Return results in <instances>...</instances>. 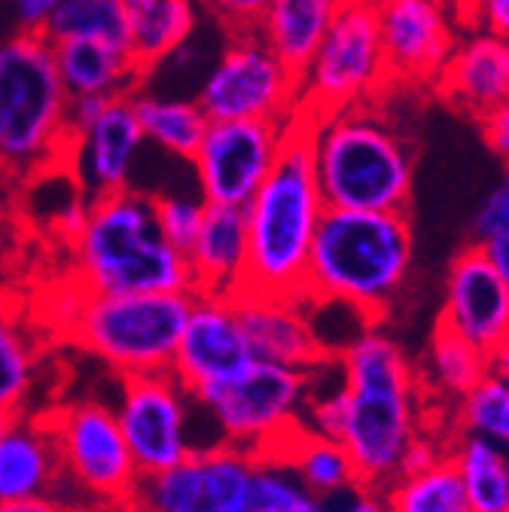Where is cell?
I'll use <instances>...</instances> for the list:
<instances>
[{
  "mask_svg": "<svg viewBox=\"0 0 509 512\" xmlns=\"http://www.w3.org/2000/svg\"><path fill=\"white\" fill-rule=\"evenodd\" d=\"M506 43H509V37H506Z\"/></svg>",
  "mask_w": 509,
  "mask_h": 512,
  "instance_id": "cell-50",
  "label": "cell"
},
{
  "mask_svg": "<svg viewBox=\"0 0 509 512\" xmlns=\"http://www.w3.org/2000/svg\"><path fill=\"white\" fill-rule=\"evenodd\" d=\"M263 458L284 461L317 500L345 494V491L360 485L354 461L345 452V445L339 439L317 436V433H308L302 427L287 442H281L278 452L263 455Z\"/></svg>",
  "mask_w": 509,
  "mask_h": 512,
  "instance_id": "cell-27",
  "label": "cell"
},
{
  "mask_svg": "<svg viewBox=\"0 0 509 512\" xmlns=\"http://www.w3.org/2000/svg\"><path fill=\"white\" fill-rule=\"evenodd\" d=\"M196 290L238 293L247 275V217L238 205H205L196 241L186 247Z\"/></svg>",
  "mask_w": 509,
  "mask_h": 512,
  "instance_id": "cell-21",
  "label": "cell"
},
{
  "mask_svg": "<svg viewBox=\"0 0 509 512\" xmlns=\"http://www.w3.org/2000/svg\"><path fill=\"white\" fill-rule=\"evenodd\" d=\"M479 244L488 253V260L497 266V272L503 275L506 287H509V232H500V235H494L488 241H479Z\"/></svg>",
  "mask_w": 509,
  "mask_h": 512,
  "instance_id": "cell-45",
  "label": "cell"
},
{
  "mask_svg": "<svg viewBox=\"0 0 509 512\" xmlns=\"http://www.w3.org/2000/svg\"><path fill=\"white\" fill-rule=\"evenodd\" d=\"M500 232H509V168H506L503 180L482 199V205L473 217L476 241H488Z\"/></svg>",
  "mask_w": 509,
  "mask_h": 512,
  "instance_id": "cell-39",
  "label": "cell"
},
{
  "mask_svg": "<svg viewBox=\"0 0 509 512\" xmlns=\"http://www.w3.org/2000/svg\"><path fill=\"white\" fill-rule=\"evenodd\" d=\"M345 0H269L260 34L296 74L311 61Z\"/></svg>",
  "mask_w": 509,
  "mask_h": 512,
  "instance_id": "cell-26",
  "label": "cell"
},
{
  "mask_svg": "<svg viewBox=\"0 0 509 512\" xmlns=\"http://www.w3.org/2000/svg\"><path fill=\"white\" fill-rule=\"evenodd\" d=\"M74 281L92 293H193L186 253L156 223L150 192L125 186L92 199L80 235L68 244Z\"/></svg>",
  "mask_w": 509,
  "mask_h": 512,
  "instance_id": "cell-3",
  "label": "cell"
},
{
  "mask_svg": "<svg viewBox=\"0 0 509 512\" xmlns=\"http://www.w3.org/2000/svg\"><path fill=\"white\" fill-rule=\"evenodd\" d=\"M442 101L482 116L491 107L509 101V43L500 34L473 28L458 37L442 74L433 83Z\"/></svg>",
  "mask_w": 509,
  "mask_h": 512,
  "instance_id": "cell-20",
  "label": "cell"
},
{
  "mask_svg": "<svg viewBox=\"0 0 509 512\" xmlns=\"http://www.w3.org/2000/svg\"><path fill=\"white\" fill-rule=\"evenodd\" d=\"M348 403H351V394H348V388L342 381L336 384V388L321 391V394L311 391V397L305 403V412H302V430L327 436V439H339L342 430H345Z\"/></svg>",
  "mask_w": 509,
  "mask_h": 512,
  "instance_id": "cell-37",
  "label": "cell"
},
{
  "mask_svg": "<svg viewBox=\"0 0 509 512\" xmlns=\"http://www.w3.org/2000/svg\"><path fill=\"white\" fill-rule=\"evenodd\" d=\"M336 360L348 391H418V375L406 351L378 327L360 330Z\"/></svg>",
  "mask_w": 509,
  "mask_h": 512,
  "instance_id": "cell-25",
  "label": "cell"
},
{
  "mask_svg": "<svg viewBox=\"0 0 509 512\" xmlns=\"http://www.w3.org/2000/svg\"><path fill=\"white\" fill-rule=\"evenodd\" d=\"M253 360L247 333L241 327L235 293L193 290L189 314L174 351L171 372L189 394L205 384L223 381Z\"/></svg>",
  "mask_w": 509,
  "mask_h": 512,
  "instance_id": "cell-16",
  "label": "cell"
},
{
  "mask_svg": "<svg viewBox=\"0 0 509 512\" xmlns=\"http://www.w3.org/2000/svg\"><path fill=\"white\" fill-rule=\"evenodd\" d=\"M485 372H488V354L436 320L427 345L430 388L461 400Z\"/></svg>",
  "mask_w": 509,
  "mask_h": 512,
  "instance_id": "cell-31",
  "label": "cell"
},
{
  "mask_svg": "<svg viewBox=\"0 0 509 512\" xmlns=\"http://www.w3.org/2000/svg\"><path fill=\"white\" fill-rule=\"evenodd\" d=\"M391 83L433 86L458 34L445 0H375Z\"/></svg>",
  "mask_w": 509,
  "mask_h": 512,
  "instance_id": "cell-17",
  "label": "cell"
},
{
  "mask_svg": "<svg viewBox=\"0 0 509 512\" xmlns=\"http://www.w3.org/2000/svg\"><path fill=\"white\" fill-rule=\"evenodd\" d=\"M10 421H13V412L0 409V439H4V433H7V427H10Z\"/></svg>",
  "mask_w": 509,
  "mask_h": 512,
  "instance_id": "cell-49",
  "label": "cell"
},
{
  "mask_svg": "<svg viewBox=\"0 0 509 512\" xmlns=\"http://www.w3.org/2000/svg\"><path fill=\"white\" fill-rule=\"evenodd\" d=\"M324 211L327 205L311 162L308 119L296 113L275 168L244 205L247 275L241 290L305 299L308 256Z\"/></svg>",
  "mask_w": 509,
  "mask_h": 512,
  "instance_id": "cell-2",
  "label": "cell"
},
{
  "mask_svg": "<svg viewBox=\"0 0 509 512\" xmlns=\"http://www.w3.org/2000/svg\"><path fill=\"white\" fill-rule=\"evenodd\" d=\"M7 174L0 171V229H4V223H7Z\"/></svg>",
  "mask_w": 509,
  "mask_h": 512,
  "instance_id": "cell-48",
  "label": "cell"
},
{
  "mask_svg": "<svg viewBox=\"0 0 509 512\" xmlns=\"http://www.w3.org/2000/svg\"><path fill=\"white\" fill-rule=\"evenodd\" d=\"M449 458L461 476L470 512H509V452L503 445L458 433Z\"/></svg>",
  "mask_w": 509,
  "mask_h": 512,
  "instance_id": "cell-29",
  "label": "cell"
},
{
  "mask_svg": "<svg viewBox=\"0 0 509 512\" xmlns=\"http://www.w3.org/2000/svg\"><path fill=\"white\" fill-rule=\"evenodd\" d=\"M314 494L278 458H257L250 485V512H308Z\"/></svg>",
  "mask_w": 509,
  "mask_h": 512,
  "instance_id": "cell-35",
  "label": "cell"
},
{
  "mask_svg": "<svg viewBox=\"0 0 509 512\" xmlns=\"http://www.w3.org/2000/svg\"><path fill=\"white\" fill-rule=\"evenodd\" d=\"M68 110L71 95L46 34L19 31L0 43V171L31 180L65 165Z\"/></svg>",
  "mask_w": 509,
  "mask_h": 512,
  "instance_id": "cell-5",
  "label": "cell"
},
{
  "mask_svg": "<svg viewBox=\"0 0 509 512\" xmlns=\"http://www.w3.org/2000/svg\"><path fill=\"white\" fill-rule=\"evenodd\" d=\"M193 293H92L83 287L68 336L122 378L171 372Z\"/></svg>",
  "mask_w": 509,
  "mask_h": 512,
  "instance_id": "cell-6",
  "label": "cell"
},
{
  "mask_svg": "<svg viewBox=\"0 0 509 512\" xmlns=\"http://www.w3.org/2000/svg\"><path fill=\"white\" fill-rule=\"evenodd\" d=\"M65 165L77 189L89 199L132 186V171L141 156L144 132L132 95L71 98Z\"/></svg>",
  "mask_w": 509,
  "mask_h": 512,
  "instance_id": "cell-11",
  "label": "cell"
},
{
  "mask_svg": "<svg viewBox=\"0 0 509 512\" xmlns=\"http://www.w3.org/2000/svg\"><path fill=\"white\" fill-rule=\"evenodd\" d=\"M455 424L461 433L491 439L509 452V381L488 369L458 400Z\"/></svg>",
  "mask_w": 509,
  "mask_h": 512,
  "instance_id": "cell-34",
  "label": "cell"
},
{
  "mask_svg": "<svg viewBox=\"0 0 509 512\" xmlns=\"http://www.w3.org/2000/svg\"><path fill=\"white\" fill-rule=\"evenodd\" d=\"M0 512H65V506L55 503L49 494H40L25 500H0Z\"/></svg>",
  "mask_w": 509,
  "mask_h": 512,
  "instance_id": "cell-46",
  "label": "cell"
},
{
  "mask_svg": "<svg viewBox=\"0 0 509 512\" xmlns=\"http://www.w3.org/2000/svg\"><path fill=\"white\" fill-rule=\"evenodd\" d=\"M439 324L485 354L509 339V287L479 241L464 247L449 266Z\"/></svg>",
  "mask_w": 509,
  "mask_h": 512,
  "instance_id": "cell-18",
  "label": "cell"
},
{
  "mask_svg": "<svg viewBox=\"0 0 509 512\" xmlns=\"http://www.w3.org/2000/svg\"><path fill=\"white\" fill-rule=\"evenodd\" d=\"M445 452L449 448H442L436 442V436H427V433H415L406 448H403V455H400V464H397V476H412V473H421L433 464H439L445 458Z\"/></svg>",
  "mask_w": 509,
  "mask_h": 512,
  "instance_id": "cell-42",
  "label": "cell"
},
{
  "mask_svg": "<svg viewBox=\"0 0 509 512\" xmlns=\"http://www.w3.org/2000/svg\"><path fill=\"white\" fill-rule=\"evenodd\" d=\"M257 455L232 442L196 448L180 464L141 476L132 512H250V485Z\"/></svg>",
  "mask_w": 509,
  "mask_h": 512,
  "instance_id": "cell-10",
  "label": "cell"
},
{
  "mask_svg": "<svg viewBox=\"0 0 509 512\" xmlns=\"http://www.w3.org/2000/svg\"><path fill=\"white\" fill-rule=\"evenodd\" d=\"M458 22L470 31H491L509 37V0H464L458 10Z\"/></svg>",
  "mask_w": 509,
  "mask_h": 512,
  "instance_id": "cell-40",
  "label": "cell"
},
{
  "mask_svg": "<svg viewBox=\"0 0 509 512\" xmlns=\"http://www.w3.org/2000/svg\"><path fill=\"white\" fill-rule=\"evenodd\" d=\"M391 512H470L461 476L445 452V458L421 473L397 476L385 488Z\"/></svg>",
  "mask_w": 509,
  "mask_h": 512,
  "instance_id": "cell-30",
  "label": "cell"
},
{
  "mask_svg": "<svg viewBox=\"0 0 509 512\" xmlns=\"http://www.w3.org/2000/svg\"><path fill=\"white\" fill-rule=\"evenodd\" d=\"M208 119L293 122L299 113V74L281 61L260 31L226 34L199 95Z\"/></svg>",
  "mask_w": 509,
  "mask_h": 512,
  "instance_id": "cell-9",
  "label": "cell"
},
{
  "mask_svg": "<svg viewBox=\"0 0 509 512\" xmlns=\"http://www.w3.org/2000/svg\"><path fill=\"white\" fill-rule=\"evenodd\" d=\"M308 144L327 208H409L415 174L412 147L372 101L308 119Z\"/></svg>",
  "mask_w": 509,
  "mask_h": 512,
  "instance_id": "cell-4",
  "label": "cell"
},
{
  "mask_svg": "<svg viewBox=\"0 0 509 512\" xmlns=\"http://www.w3.org/2000/svg\"><path fill=\"white\" fill-rule=\"evenodd\" d=\"M52 43L58 40H110L129 46L122 0H61L46 31Z\"/></svg>",
  "mask_w": 509,
  "mask_h": 512,
  "instance_id": "cell-32",
  "label": "cell"
},
{
  "mask_svg": "<svg viewBox=\"0 0 509 512\" xmlns=\"http://www.w3.org/2000/svg\"><path fill=\"white\" fill-rule=\"evenodd\" d=\"M189 394L174 372L122 378L116 418L141 476L162 473L196 452L189 436Z\"/></svg>",
  "mask_w": 509,
  "mask_h": 512,
  "instance_id": "cell-14",
  "label": "cell"
},
{
  "mask_svg": "<svg viewBox=\"0 0 509 512\" xmlns=\"http://www.w3.org/2000/svg\"><path fill=\"white\" fill-rule=\"evenodd\" d=\"M290 122L269 119H208L205 135L189 159L202 199L244 208L275 168Z\"/></svg>",
  "mask_w": 509,
  "mask_h": 512,
  "instance_id": "cell-13",
  "label": "cell"
},
{
  "mask_svg": "<svg viewBox=\"0 0 509 512\" xmlns=\"http://www.w3.org/2000/svg\"><path fill=\"white\" fill-rule=\"evenodd\" d=\"M488 369L503 375L509 381V339H503L491 354H488Z\"/></svg>",
  "mask_w": 509,
  "mask_h": 512,
  "instance_id": "cell-47",
  "label": "cell"
},
{
  "mask_svg": "<svg viewBox=\"0 0 509 512\" xmlns=\"http://www.w3.org/2000/svg\"><path fill=\"white\" fill-rule=\"evenodd\" d=\"M308 512H391V506H388L385 491L381 488L357 485L345 494L314 500V506Z\"/></svg>",
  "mask_w": 509,
  "mask_h": 512,
  "instance_id": "cell-41",
  "label": "cell"
},
{
  "mask_svg": "<svg viewBox=\"0 0 509 512\" xmlns=\"http://www.w3.org/2000/svg\"><path fill=\"white\" fill-rule=\"evenodd\" d=\"M412 269L406 211L327 208L308 256L305 302H336L363 320H381Z\"/></svg>",
  "mask_w": 509,
  "mask_h": 512,
  "instance_id": "cell-1",
  "label": "cell"
},
{
  "mask_svg": "<svg viewBox=\"0 0 509 512\" xmlns=\"http://www.w3.org/2000/svg\"><path fill=\"white\" fill-rule=\"evenodd\" d=\"M311 397V372L253 357L235 375L205 384L193 400L220 427L223 442L247 448L257 458L272 455L302 427Z\"/></svg>",
  "mask_w": 509,
  "mask_h": 512,
  "instance_id": "cell-7",
  "label": "cell"
},
{
  "mask_svg": "<svg viewBox=\"0 0 509 512\" xmlns=\"http://www.w3.org/2000/svg\"><path fill=\"white\" fill-rule=\"evenodd\" d=\"M156 205V223L159 232L186 253V247L196 241L202 217H205V199L202 192L199 196H189V192H168V196H153Z\"/></svg>",
  "mask_w": 509,
  "mask_h": 512,
  "instance_id": "cell-36",
  "label": "cell"
},
{
  "mask_svg": "<svg viewBox=\"0 0 509 512\" xmlns=\"http://www.w3.org/2000/svg\"><path fill=\"white\" fill-rule=\"evenodd\" d=\"M129 49L141 64L144 80L159 64H165L180 46L199 31L202 0H122Z\"/></svg>",
  "mask_w": 509,
  "mask_h": 512,
  "instance_id": "cell-24",
  "label": "cell"
},
{
  "mask_svg": "<svg viewBox=\"0 0 509 512\" xmlns=\"http://www.w3.org/2000/svg\"><path fill=\"white\" fill-rule=\"evenodd\" d=\"M61 83L71 98L132 95L144 86V71L125 43L110 40H58L52 43Z\"/></svg>",
  "mask_w": 509,
  "mask_h": 512,
  "instance_id": "cell-22",
  "label": "cell"
},
{
  "mask_svg": "<svg viewBox=\"0 0 509 512\" xmlns=\"http://www.w3.org/2000/svg\"><path fill=\"white\" fill-rule=\"evenodd\" d=\"M391 86L375 0H345L333 25L299 71V113L327 116L375 101Z\"/></svg>",
  "mask_w": 509,
  "mask_h": 512,
  "instance_id": "cell-8",
  "label": "cell"
},
{
  "mask_svg": "<svg viewBox=\"0 0 509 512\" xmlns=\"http://www.w3.org/2000/svg\"><path fill=\"white\" fill-rule=\"evenodd\" d=\"M37 381V348L28 330L0 308V409L22 412Z\"/></svg>",
  "mask_w": 509,
  "mask_h": 512,
  "instance_id": "cell-33",
  "label": "cell"
},
{
  "mask_svg": "<svg viewBox=\"0 0 509 512\" xmlns=\"http://www.w3.org/2000/svg\"><path fill=\"white\" fill-rule=\"evenodd\" d=\"M46 424L58 448L61 473L98 500L125 503L132 497L141 473L125 445L116 409L98 400H77L52 412Z\"/></svg>",
  "mask_w": 509,
  "mask_h": 512,
  "instance_id": "cell-12",
  "label": "cell"
},
{
  "mask_svg": "<svg viewBox=\"0 0 509 512\" xmlns=\"http://www.w3.org/2000/svg\"><path fill=\"white\" fill-rule=\"evenodd\" d=\"M58 473L61 461L46 418L40 421L16 412L0 439V500L49 494Z\"/></svg>",
  "mask_w": 509,
  "mask_h": 512,
  "instance_id": "cell-23",
  "label": "cell"
},
{
  "mask_svg": "<svg viewBox=\"0 0 509 512\" xmlns=\"http://www.w3.org/2000/svg\"><path fill=\"white\" fill-rule=\"evenodd\" d=\"M13 4H16V19H19L22 31H40L43 34L61 0H13Z\"/></svg>",
  "mask_w": 509,
  "mask_h": 512,
  "instance_id": "cell-44",
  "label": "cell"
},
{
  "mask_svg": "<svg viewBox=\"0 0 509 512\" xmlns=\"http://www.w3.org/2000/svg\"><path fill=\"white\" fill-rule=\"evenodd\" d=\"M132 104H135V113L141 122L144 141H150L162 153L177 156L183 162L193 159L205 128H208V116L196 98L135 89Z\"/></svg>",
  "mask_w": 509,
  "mask_h": 512,
  "instance_id": "cell-28",
  "label": "cell"
},
{
  "mask_svg": "<svg viewBox=\"0 0 509 512\" xmlns=\"http://www.w3.org/2000/svg\"><path fill=\"white\" fill-rule=\"evenodd\" d=\"M348 418L339 442L354 461L360 485L385 488L397 479L406 442L421 430L418 391H348Z\"/></svg>",
  "mask_w": 509,
  "mask_h": 512,
  "instance_id": "cell-15",
  "label": "cell"
},
{
  "mask_svg": "<svg viewBox=\"0 0 509 512\" xmlns=\"http://www.w3.org/2000/svg\"><path fill=\"white\" fill-rule=\"evenodd\" d=\"M266 7L269 0H202V10L217 19L226 34L260 31Z\"/></svg>",
  "mask_w": 509,
  "mask_h": 512,
  "instance_id": "cell-38",
  "label": "cell"
},
{
  "mask_svg": "<svg viewBox=\"0 0 509 512\" xmlns=\"http://www.w3.org/2000/svg\"><path fill=\"white\" fill-rule=\"evenodd\" d=\"M476 122L482 128V138H485L488 150L509 168V101L491 107Z\"/></svg>",
  "mask_w": 509,
  "mask_h": 512,
  "instance_id": "cell-43",
  "label": "cell"
},
{
  "mask_svg": "<svg viewBox=\"0 0 509 512\" xmlns=\"http://www.w3.org/2000/svg\"><path fill=\"white\" fill-rule=\"evenodd\" d=\"M241 327L257 360H272L296 369H321L330 360L327 345L314 333L308 302L266 293H235Z\"/></svg>",
  "mask_w": 509,
  "mask_h": 512,
  "instance_id": "cell-19",
  "label": "cell"
}]
</instances>
